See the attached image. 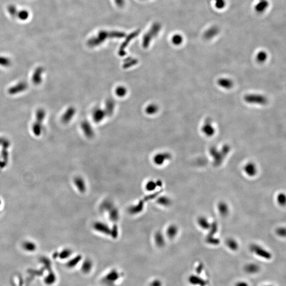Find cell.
I'll use <instances>...</instances> for the list:
<instances>
[{
    "label": "cell",
    "mask_w": 286,
    "mask_h": 286,
    "mask_svg": "<svg viewBox=\"0 0 286 286\" xmlns=\"http://www.w3.org/2000/svg\"><path fill=\"white\" fill-rule=\"evenodd\" d=\"M231 148L229 145H224L220 150L215 146H212L209 149V154L213 159L214 166H218L222 164L225 158L229 154Z\"/></svg>",
    "instance_id": "1"
},
{
    "label": "cell",
    "mask_w": 286,
    "mask_h": 286,
    "mask_svg": "<svg viewBox=\"0 0 286 286\" xmlns=\"http://www.w3.org/2000/svg\"><path fill=\"white\" fill-rule=\"evenodd\" d=\"M250 250L253 253L260 258L269 260L272 258V254L270 252L259 245L256 244L251 245Z\"/></svg>",
    "instance_id": "2"
},
{
    "label": "cell",
    "mask_w": 286,
    "mask_h": 286,
    "mask_svg": "<svg viewBox=\"0 0 286 286\" xmlns=\"http://www.w3.org/2000/svg\"><path fill=\"white\" fill-rule=\"evenodd\" d=\"M245 101L250 104L265 105L268 103V98L264 95L259 94H249L245 95Z\"/></svg>",
    "instance_id": "3"
},
{
    "label": "cell",
    "mask_w": 286,
    "mask_h": 286,
    "mask_svg": "<svg viewBox=\"0 0 286 286\" xmlns=\"http://www.w3.org/2000/svg\"><path fill=\"white\" fill-rule=\"evenodd\" d=\"M121 277V273L116 269H112L107 273L103 279L104 284L107 286H113Z\"/></svg>",
    "instance_id": "4"
},
{
    "label": "cell",
    "mask_w": 286,
    "mask_h": 286,
    "mask_svg": "<svg viewBox=\"0 0 286 286\" xmlns=\"http://www.w3.org/2000/svg\"><path fill=\"white\" fill-rule=\"evenodd\" d=\"M201 131L208 137H211L214 135L215 129L212 126V120L211 118H208L205 120Z\"/></svg>",
    "instance_id": "5"
},
{
    "label": "cell",
    "mask_w": 286,
    "mask_h": 286,
    "mask_svg": "<svg viewBox=\"0 0 286 286\" xmlns=\"http://www.w3.org/2000/svg\"><path fill=\"white\" fill-rule=\"evenodd\" d=\"M189 284L193 286H207V282L199 275H191L188 278Z\"/></svg>",
    "instance_id": "6"
},
{
    "label": "cell",
    "mask_w": 286,
    "mask_h": 286,
    "mask_svg": "<svg viewBox=\"0 0 286 286\" xmlns=\"http://www.w3.org/2000/svg\"><path fill=\"white\" fill-rule=\"evenodd\" d=\"M245 174L249 177H254L258 173V168L253 162H250L245 165L243 168Z\"/></svg>",
    "instance_id": "7"
},
{
    "label": "cell",
    "mask_w": 286,
    "mask_h": 286,
    "mask_svg": "<svg viewBox=\"0 0 286 286\" xmlns=\"http://www.w3.org/2000/svg\"><path fill=\"white\" fill-rule=\"evenodd\" d=\"M27 88L28 85L27 83L25 82H21L10 88L8 90V92L10 95H16L19 93L25 91Z\"/></svg>",
    "instance_id": "8"
},
{
    "label": "cell",
    "mask_w": 286,
    "mask_h": 286,
    "mask_svg": "<svg viewBox=\"0 0 286 286\" xmlns=\"http://www.w3.org/2000/svg\"><path fill=\"white\" fill-rule=\"evenodd\" d=\"M245 272L249 275H255L260 272V267L256 263H247L245 265Z\"/></svg>",
    "instance_id": "9"
},
{
    "label": "cell",
    "mask_w": 286,
    "mask_h": 286,
    "mask_svg": "<svg viewBox=\"0 0 286 286\" xmlns=\"http://www.w3.org/2000/svg\"><path fill=\"white\" fill-rule=\"evenodd\" d=\"M43 73V69L42 67H38L35 69L32 75V82L36 85H38L42 81V74Z\"/></svg>",
    "instance_id": "10"
},
{
    "label": "cell",
    "mask_w": 286,
    "mask_h": 286,
    "mask_svg": "<svg viewBox=\"0 0 286 286\" xmlns=\"http://www.w3.org/2000/svg\"><path fill=\"white\" fill-rule=\"evenodd\" d=\"M217 209L219 214L223 217L227 216L229 212V205L224 201L219 202L217 205Z\"/></svg>",
    "instance_id": "11"
},
{
    "label": "cell",
    "mask_w": 286,
    "mask_h": 286,
    "mask_svg": "<svg viewBox=\"0 0 286 286\" xmlns=\"http://www.w3.org/2000/svg\"><path fill=\"white\" fill-rule=\"evenodd\" d=\"M171 158V155L169 153H164L158 154L154 158L155 163L157 165H162L166 160H168Z\"/></svg>",
    "instance_id": "12"
},
{
    "label": "cell",
    "mask_w": 286,
    "mask_h": 286,
    "mask_svg": "<svg viewBox=\"0 0 286 286\" xmlns=\"http://www.w3.org/2000/svg\"><path fill=\"white\" fill-rule=\"evenodd\" d=\"M217 83L218 86L226 89H230L234 85L232 80L228 78H220L218 80Z\"/></svg>",
    "instance_id": "13"
},
{
    "label": "cell",
    "mask_w": 286,
    "mask_h": 286,
    "mask_svg": "<svg viewBox=\"0 0 286 286\" xmlns=\"http://www.w3.org/2000/svg\"><path fill=\"white\" fill-rule=\"evenodd\" d=\"M93 266V264L92 260L89 258L86 259L83 262L81 266L82 271L85 274H89L92 270Z\"/></svg>",
    "instance_id": "14"
},
{
    "label": "cell",
    "mask_w": 286,
    "mask_h": 286,
    "mask_svg": "<svg viewBox=\"0 0 286 286\" xmlns=\"http://www.w3.org/2000/svg\"><path fill=\"white\" fill-rule=\"evenodd\" d=\"M197 223L201 229L203 230H208L210 228L211 223L208 219L205 217L201 216L197 220Z\"/></svg>",
    "instance_id": "15"
},
{
    "label": "cell",
    "mask_w": 286,
    "mask_h": 286,
    "mask_svg": "<svg viewBox=\"0 0 286 286\" xmlns=\"http://www.w3.org/2000/svg\"><path fill=\"white\" fill-rule=\"evenodd\" d=\"M226 244L229 249L233 251H237L239 247L238 242L233 238H229L226 240Z\"/></svg>",
    "instance_id": "16"
},
{
    "label": "cell",
    "mask_w": 286,
    "mask_h": 286,
    "mask_svg": "<svg viewBox=\"0 0 286 286\" xmlns=\"http://www.w3.org/2000/svg\"><path fill=\"white\" fill-rule=\"evenodd\" d=\"M178 233V228L174 225H172L168 227L166 230V235L170 239H172L177 235Z\"/></svg>",
    "instance_id": "17"
},
{
    "label": "cell",
    "mask_w": 286,
    "mask_h": 286,
    "mask_svg": "<svg viewBox=\"0 0 286 286\" xmlns=\"http://www.w3.org/2000/svg\"><path fill=\"white\" fill-rule=\"evenodd\" d=\"M74 113H75V110L73 108L68 109L67 111H66L63 115L62 118L63 122L64 123L69 122V121L71 120L72 117H73Z\"/></svg>",
    "instance_id": "18"
},
{
    "label": "cell",
    "mask_w": 286,
    "mask_h": 286,
    "mask_svg": "<svg viewBox=\"0 0 286 286\" xmlns=\"http://www.w3.org/2000/svg\"><path fill=\"white\" fill-rule=\"evenodd\" d=\"M95 227L98 231L104 234H108L110 232V231L109 229V227L107 226L106 224H102L101 223H98L95 224Z\"/></svg>",
    "instance_id": "19"
},
{
    "label": "cell",
    "mask_w": 286,
    "mask_h": 286,
    "mask_svg": "<svg viewBox=\"0 0 286 286\" xmlns=\"http://www.w3.org/2000/svg\"><path fill=\"white\" fill-rule=\"evenodd\" d=\"M42 124L36 121L32 125V132L36 136H39L42 134Z\"/></svg>",
    "instance_id": "20"
},
{
    "label": "cell",
    "mask_w": 286,
    "mask_h": 286,
    "mask_svg": "<svg viewBox=\"0 0 286 286\" xmlns=\"http://www.w3.org/2000/svg\"><path fill=\"white\" fill-rule=\"evenodd\" d=\"M75 183L76 187L81 192L85 191L86 189V185L84 180L81 178H77L75 180Z\"/></svg>",
    "instance_id": "21"
},
{
    "label": "cell",
    "mask_w": 286,
    "mask_h": 286,
    "mask_svg": "<svg viewBox=\"0 0 286 286\" xmlns=\"http://www.w3.org/2000/svg\"><path fill=\"white\" fill-rule=\"evenodd\" d=\"M155 242L156 244L159 247H163L165 244V239L164 236L161 233H157L155 235Z\"/></svg>",
    "instance_id": "22"
},
{
    "label": "cell",
    "mask_w": 286,
    "mask_h": 286,
    "mask_svg": "<svg viewBox=\"0 0 286 286\" xmlns=\"http://www.w3.org/2000/svg\"><path fill=\"white\" fill-rule=\"evenodd\" d=\"M81 258H81V255L76 256V257H75L74 258L72 259L68 262L67 264V267L70 268H74V267H75L81 261Z\"/></svg>",
    "instance_id": "23"
},
{
    "label": "cell",
    "mask_w": 286,
    "mask_h": 286,
    "mask_svg": "<svg viewBox=\"0 0 286 286\" xmlns=\"http://www.w3.org/2000/svg\"><path fill=\"white\" fill-rule=\"evenodd\" d=\"M46 113L44 110L42 109H40L37 110L36 112V119H37V122H39L42 124V121L44 120V118H45Z\"/></svg>",
    "instance_id": "24"
},
{
    "label": "cell",
    "mask_w": 286,
    "mask_h": 286,
    "mask_svg": "<svg viewBox=\"0 0 286 286\" xmlns=\"http://www.w3.org/2000/svg\"><path fill=\"white\" fill-rule=\"evenodd\" d=\"M208 230L209 231L208 234V236H214L218 231V225L217 223L216 222H213L211 223L210 228Z\"/></svg>",
    "instance_id": "25"
},
{
    "label": "cell",
    "mask_w": 286,
    "mask_h": 286,
    "mask_svg": "<svg viewBox=\"0 0 286 286\" xmlns=\"http://www.w3.org/2000/svg\"><path fill=\"white\" fill-rule=\"evenodd\" d=\"M277 201L279 205L283 206L285 205L286 202V197L285 194L281 192L277 195Z\"/></svg>",
    "instance_id": "26"
},
{
    "label": "cell",
    "mask_w": 286,
    "mask_h": 286,
    "mask_svg": "<svg viewBox=\"0 0 286 286\" xmlns=\"http://www.w3.org/2000/svg\"><path fill=\"white\" fill-rule=\"evenodd\" d=\"M206 242L209 244L212 245H217L220 243V241L218 238H214V236H207L206 239Z\"/></svg>",
    "instance_id": "27"
},
{
    "label": "cell",
    "mask_w": 286,
    "mask_h": 286,
    "mask_svg": "<svg viewBox=\"0 0 286 286\" xmlns=\"http://www.w3.org/2000/svg\"><path fill=\"white\" fill-rule=\"evenodd\" d=\"M159 203L164 206H168L171 204V200L170 199L166 197H162L158 200Z\"/></svg>",
    "instance_id": "28"
},
{
    "label": "cell",
    "mask_w": 286,
    "mask_h": 286,
    "mask_svg": "<svg viewBox=\"0 0 286 286\" xmlns=\"http://www.w3.org/2000/svg\"><path fill=\"white\" fill-rule=\"evenodd\" d=\"M29 12L27 10H23L20 11L18 12L17 16L19 19L21 20H25L29 18Z\"/></svg>",
    "instance_id": "29"
},
{
    "label": "cell",
    "mask_w": 286,
    "mask_h": 286,
    "mask_svg": "<svg viewBox=\"0 0 286 286\" xmlns=\"http://www.w3.org/2000/svg\"><path fill=\"white\" fill-rule=\"evenodd\" d=\"M23 247L27 251L32 252L35 251L36 247L34 243L28 242H25L24 244Z\"/></svg>",
    "instance_id": "30"
},
{
    "label": "cell",
    "mask_w": 286,
    "mask_h": 286,
    "mask_svg": "<svg viewBox=\"0 0 286 286\" xmlns=\"http://www.w3.org/2000/svg\"><path fill=\"white\" fill-rule=\"evenodd\" d=\"M267 57H268V56H267V54L265 52H264V51H260L258 54L256 58H257V60L258 61V62L263 63L266 60Z\"/></svg>",
    "instance_id": "31"
},
{
    "label": "cell",
    "mask_w": 286,
    "mask_h": 286,
    "mask_svg": "<svg viewBox=\"0 0 286 286\" xmlns=\"http://www.w3.org/2000/svg\"><path fill=\"white\" fill-rule=\"evenodd\" d=\"M11 64V60H10L9 58L4 57V56H0V65L2 66H9Z\"/></svg>",
    "instance_id": "32"
},
{
    "label": "cell",
    "mask_w": 286,
    "mask_h": 286,
    "mask_svg": "<svg viewBox=\"0 0 286 286\" xmlns=\"http://www.w3.org/2000/svg\"><path fill=\"white\" fill-rule=\"evenodd\" d=\"M71 254L72 251L71 250L65 249L61 252V253L60 254V257L61 259H65L68 258L71 255Z\"/></svg>",
    "instance_id": "33"
},
{
    "label": "cell",
    "mask_w": 286,
    "mask_h": 286,
    "mask_svg": "<svg viewBox=\"0 0 286 286\" xmlns=\"http://www.w3.org/2000/svg\"><path fill=\"white\" fill-rule=\"evenodd\" d=\"M104 113L100 110L96 111L94 113V119L96 121H99L102 119L104 117Z\"/></svg>",
    "instance_id": "34"
},
{
    "label": "cell",
    "mask_w": 286,
    "mask_h": 286,
    "mask_svg": "<svg viewBox=\"0 0 286 286\" xmlns=\"http://www.w3.org/2000/svg\"><path fill=\"white\" fill-rule=\"evenodd\" d=\"M276 233L280 237H285L286 236V229L285 227H279L276 229Z\"/></svg>",
    "instance_id": "35"
},
{
    "label": "cell",
    "mask_w": 286,
    "mask_h": 286,
    "mask_svg": "<svg viewBox=\"0 0 286 286\" xmlns=\"http://www.w3.org/2000/svg\"><path fill=\"white\" fill-rule=\"evenodd\" d=\"M157 107L155 105H150L149 107H148L146 109V111L149 114H153L154 113L157 111Z\"/></svg>",
    "instance_id": "36"
},
{
    "label": "cell",
    "mask_w": 286,
    "mask_h": 286,
    "mask_svg": "<svg viewBox=\"0 0 286 286\" xmlns=\"http://www.w3.org/2000/svg\"><path fill=\"white\" fill-rule=\"evenodd\" d=\"M146 189L148 190L152 191L156 188V184L154 181H150V182H148V183H147V184L146 185Z\"/></svg>",
    "instance_id": "37"
},
{
    "label": "cell",
    "mask_w": 286,
    "mask_h": 286,
    "mask_svg": "<svg viewBox=\"0 0 286 286\" xmlns=\"http://www.w3.org/2000/svg\"><path fill=\"white\" fill-rule=\"evenodd\" d=\"M56 277L54 274H51V275L49 276L46 279V282L48 285H51L55 282Z\"/></svg>",
    "instance_id": "38"
},
{
    "label": "cell",
    "mask_w": 286,
    "mask_h": 286,
    "mask_svg": "<svg viewBox=\"0 0 286 286\" xmlns=\"http://www.w3.org/2000/svg\"><path fill=\"white\" fill-rule=\"evenodd\" d=\"M182 41V38L179 35H176L173 38V42L174 44L178 45L181 44Z\"/></svg>",
    "instance_id": "39"
},
{
    "label": "cell",
    "mask_w": 286,
    "mask_h": 286,
    "mask_svg": "<svg viewBox=\"0 0 286 286\" xmlns=\"http://www.w3.org/2000/svg\"><path fill=\"white\" fill-rule=\"evenodd\" d=\"M126 90L125 88H122V87L118 88L116 90V94H117L119 96H121V97L125 95H126Z\"/></svg>",
    "instance_id": "40"
},
{
    "label": "cell",
    "mask_w": 286,
    "mask_h": 286,
    "mask_svg": "<svg viewBox=\"0 0 286 286\" xmlns=\"http://www.w3.org/2000/svg\"><path fill=\"white\" fill-rule=\"evenodd\" d=\"M162 282L159 279H155L151 282L150 286H162Z\"/></svg>",
    "instance_id": "41"
},
{
    "label": "cell",
    "mask_w": 286,
    "mask_h": 286,
    "mask_svg": "<svg viewBox=\"0 0 286 286\" xmlns=\"http://www.w3.org/2000/svg\"><path fill=\"white\" fill-rule=\"evenodd\" d=\"M9 12L11 14L12 16L17 15V13H18V11H17L16 7L13 5H11L9 7Z\"/></svg>",
    "instance_id": "42"
},
{
    "label": "cell",
    "mask_w": 286,
    "mask_h": 286,
    "mask_svg": "<svg viewBox=\"0 0 286 286\" xmlns=\"http://www.w3.org/2000/svg\"><path fill=\"white\" fill-rule=\"evenodd\" d=\"M203 263H200L196 269V271L197 274L199 275L200 274L201 272H203Z\"/></svg>",
    "instance_id": "43"
},
{
    "label": "cell",
    "mask_w": 286,
    "mask_h": 286,
    "mask_svg": "<svg viewBox=\"0 0 286 286\" xmlns=\"http://www.w3.org/2000/svg\"><path fill=\"white\" fill-rule=\"evenodd\" d=\"M235 286H250V285L249 283H247V282L241 280L237 282L235 285Z\"/></svg>",
    "instance_id": "44"
},
{
    "label": "cell",
    "mask_w": 286,
    "mask_h": 286,
    "mask_svg": "<svg viewBox=\"0 0 286 286\" xmlns=\"http://www.w3.org/2000/svg\"><path fill=\"white\" fill-rule=\"evenodd\" d=\"M1 143H2L3 144H4L6 146L9 145V143L7 140L5 139H0V144Z\"/></svg>",
    "instance_id": "45"
},
{
    "label": "cell",
    "mask_w": 286,
    "mask_h": 286,
    "mask_svg": "<svg viewBox=\"0 0 286 286\" xmlns=\"http://www.w3.org/2000/svg\"><path fill=\"white\" fill-rule=\"evenodd\" d=\"M264 286H275L274 285H265Z\"/></svg>",
    "instance_id": "46"
},
{
    "label": "cell",
    "mask_w": 286,
    "mask_h": 286,
    "mask_svg": "<svg viewBox=\"0 0 286 286\" xmlns=\"http://www.w3.org/2000/svg\"><path fill=\"white\" fill-rule=\"evenodd\" d=\"M0 205H1V201H0Z\"/></svg>",
    "instance_id": "47"
}]
</instances>
